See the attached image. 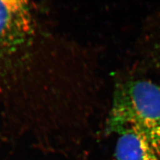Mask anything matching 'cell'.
Here are the masks:
<instances>
[{
  "instance_id": "cell-2",
  "label": "cell",
  "mask_w": 160,
  "mask_h": 160,
  "mask_svg": "<svg viewBox=\"0 0 160 160\" xmlns=\"http://www.w3.org/2000/svg\"><path fill=\"white\" fill-rule=\"evenodd\" d=\"M33 27L28 2L0 0V57L16 51L26 43Z\"/></svg>"
},
{
  "instance_id": "cell-1",
  "label": "cell",
  "mask_w": 160,
  "mask_h": 160,
  "mask_svg": "<svg viewBox=\"0 0 160 160\" xmlns=\"http://www.w3.org/2000/svg\"><path fill=\"white\" fill-rule=\"evenodd\" d=\"M109 128L132 129L160 142V88L148 80L123 84L114 96Z\"/></svg>"
},
{
  "instance_id": "cell-3",
  "label": "cell",
  "mask_w": 160,
  "mask_h": 160,
  "mask_svg": "<svg viewBox=\"0 0 160 160\" xmlns=\"http://www.w3.org/2000/svg\"><path fill=\"white\" fill-rule=\"evenodd\" d=\"M118 133L113 160H160V142L132 129Z\"/></svg>"
}]
</instances>
